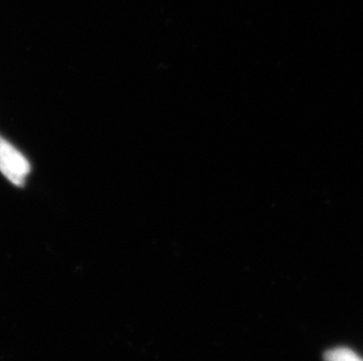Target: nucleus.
<instances>
[{"label":"nucleus","instance_id":"nucleus-1","mask_svg":"<svg viewBox=\"0 0 363 361\" xmlns=\"http://www.w3.org/2000/svg\"><path fill=\"white\" fill-rule=\"evenodd\" d=\"M0 173L11 183L24 187L31 173L28 159L19 150L0 135Z\"/></svg>","mask_w":363,"mask_h":361},{"label":"nucleus","instance_id":"nucleus-2","mask_svg":"<svg viewBox=\"0 0 363 361\" xmlns=\"http://www.w3.org/2000/svg\"><path fill=\"white\" fill-rule=\"evenodd\" d=\"M325 361H363V359L350 348H336L325 352Z\"/></svg>","mask_w":363,"mask_h":361}]
</instances>
